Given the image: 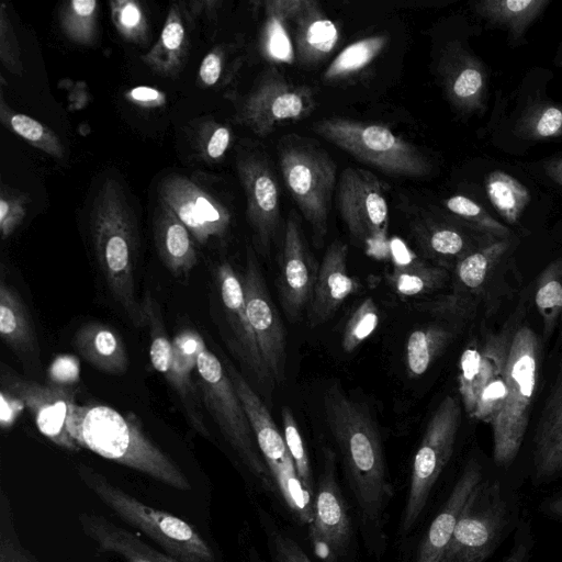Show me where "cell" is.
<instances>
[{"label": "cell", "instance_id": "6da1fadb", "mask_svg": "<svg viewBox=\"0 0 562 562\" xmlns=\"http://www.w3.org/2000/svg\"><path fill=\"white\" fill-rule=\"evenodd\" d=\"M325 419L338 448L369 552L386 548L385 517L392 498L380 434L367 407L334 384L323 396Z\"/></svg>", "mask_w": 562, "mask_h": 562}, {"label": "cell", "instance_id": "7a4b0ae2", "mask_svg": "<svg viewBox=\"0 0 562 562\" xmlns=\"http://www.w3.org/2000/svg\"><path fill=\"white\" fill-rule=\"evenodd\" d=\"M90 237L97 265L111 295L133 325H147L143 302L136 295V217L123 186L113 177L104 178L93 196Z\"/></svg>", "mask_w": 562, "mask_h": 562}, {"label": "cell", "instance_id": "3957f363", "mask_svg": "<svg viewBox=\"0 0 562 562\" xmlns=\"http://www.w3.org/2000/svg\"><path fill=\"white\" fill-rule=\"evenodd\" d=\"M67 429L81 447L144 473L172 488L190 491L191 484L177 463L143 431L132 413L123 415L100 404H72Z\"/></svg>", "mask_w": 562, "mask_h": 562}, {"label": "cell", "instance_id": "277c9868", "mask_svg": "<svg viewBox=\"0 0 562 562\" xmlns=\"http://www.w3.org/2000/svg\"><path fill=\"white\" fill-rule=\"evenodd\" d=\"M522 516L518 487L487 472L465 502L441 562H485Z\"/></svg>", "mask_w": 562, "mask_h": 562}, {"label": "cell", "instance_id": "5b68a950", "mask_svg": "<svg viewBox=\"0 0 562 562\" xmlns=\"http://www.w3.org/2000/svg\"><path fill=\"white\" fill-rule=\"evenodd\" d=\"M539 356L536 333L527 325L515 329L506 362L505 397L491 423L493 462L498 469H509L520 452L538 383Z\"/></svg>", "mask_w": 562, "mask_h": 562}, {"label": "cell", "instance_id": "8992f818", "mask_svg": "<svg viewBox=\"0 0 562 562\" xmlns=\"http://www.w3.org/2000/svg\"><path fill=\"white\" fill-rule=\"evenodd\" d=\"M81 482L122 520L140 530L167 554L181 562H214L210 544L194 526L168 512L148 506L91 467H76Z\"/></svg>", "mask_w": 562, "mask_h": 562}, {"label": "cell", "instance_id": "52a82bcc", "mask_svg": "<svg viewBox=\"0 0 562 562\" xmlns=\"http://www.w3.org/2000/svg\"><path fill=\"white\" fill-rule=\"evenodd\" d=\"M195 375L202 404L229 446L261 488L278 498L277 488L234 384L225 367L205 345L198 356Z\"/></svg>", "mask_w": 562, "mask_h": 562}, {"label": "cell", "instance_id": "ba28073f", "mask_svg": "<svg viewBox=\"0 0 562 562\" xmlns=\"http://www.w3.org/2000/svg\"><path fill=\"white\" fill-rule=\"evenodd\" d=\"M279 164L288 192L322 244L338 182L336 164L322 147L297 135L281 139Z\"/></svg>", "mask_w": 562, "mask_h": 562}, {"label": "cell", "instance_id": "9c48e42d", "mask_svg": "<svg viewBox=\"0 0 562 562\" xmlns=\"http://www.w3.org/2000/svg\"><path fill=\"white\" fill-rule=\"evenodd\" d=\"M313 130L357 160L395 177L423 178L431 164L413 144L384 125L344 117L314 122Z\"/></svg>", "mask_w": 562, "mask_h": 562}, {"label": "cell", "instance_id": "30bf717a", "mask_svg": "<svg viewBox=\"0 0 562 562\" xmlns=\"http://www.w3.org/2000/svg\"><path fill=\"white\" fill-rule=\"evenodd\" d=\"M243 404L263 461L280 499L292 519L308 527L315 498L303 487L283 435L268 408L245 378L231 364L224 366Z\"/></svg>", "mask_w": 562, "mask_h": 562}, {"label": "cell", "instance_id": "8fae6325", "mask_svg": "<svg viewBox=\"0 0 562 562\" xmlns=\"http://www.w3.org/2000/svg\"><path fill=\"white\" fill-rule=\"evenodd\" d=\"M150 334L149 356L153 367L175 391L190 426L200 435L209 437L202 400L192 380L196 370L198 356L205 345L194 330L184 329L169 340L157 301L147 293L143 301Z\"/></svg>", "mask_w": 562, "mask_h": 562}, {"label": "cell", "instance_id": "7c38bea8", "mask_svg": "<svg viewBox=\"0 0 562 562\" xmlns=\"http://www.w3.org/2000/svg\"><path fill=\"white\" fill-rule=\"evenodd\" d=\"M460 420L458 398L445 396L429 419L413 459L400 524L401 536H407L419 522L432 490L453 454Z\"/></svg>", "mask_w": 562, "mask_h": 562}, {"label": "cell", "instance_id": "4fadbf2b", "mask_svg": "<svg viewBox=\"0 0 562 562\" xmlns=\"http://www.w3.org/2000/svg\"><path fill=\"white\" fill-rule=\"evenodd\" d=\"M336 473V453L324 447L308 538L321 562H355L350 512Z\"/></svg>", "mask_w": 562, "mask_h": 562}, {"label": "cell", "instance_id": "5bb4252c", "mask_svg": "<svg viewBox=\"0 0 562 562\" xmlns=\"http://www.w3.org/2000/svg\"><path fill=\"white\" fill-rule=\"evenodd\" d=\"M336 206L355 239L370 248L385 245L389 205L374 175L361 168H345L336 187Z\"/></svg>", "mask_w": 562, "mask_h": 562}, {"label": "cell", "instance_id": "9a60e30c", "mask_svg": "<svg viewBox=\"0 0 562 562\" xmlns=\"http://www.w3.org/2000/svg\"><path fill=\"white\" fill-rule=\"evenodd\" d=\"M315 109L311 88L289 82L272 69L263 75L244 98L236 120L259 136H266L281 123L308 116Z\"/></svg>", "mask_w": 562, "mask_h": 562}, {"label": "cell", "instance_id": "2e32d148", "mask_svg": "<svg viewBox=\"0 0 562 562\" xmlns=\"http://www.w3.org/2000/svg\"><path fill=\"white\" fill-rule=\"evenodd\" d=\"M241 283L262 362L270 380L281 384L285 380V331L251 247L247 248Z\"/></svg>", "mask_w": 562, "mask_h": 562}, {"label": "cell", "instance_id": "e0dca14e", "mask_svg": "<svg viewBox=\"0 0 562 562\" xmlns=\"http://www.w3.org/2000/svg\"><path fill=\"white\" fill-rule=\"evenodd\" d=\"M1 390L23 404L40 432L52 442L68 451L81 449L67 429L70 408L76 403L71 390L26 380L4 366L1 370Z\"/></svg>", "mask_w": 562, "mask_h": 562}, {"label": "cell", "instance_id": "ac0fdd59", "mask_svg": "<svg viewBox=\"0 0 562 562\" xmlns=\"http://www.w3.org/2000/svg\"><path fill=\"white\" fill-rule=\"evenodd\" d=\"M159 201L172 210L201 245L212 238H223L229 228L227 209L184 176L166 177L159 187Z\"/></svg>", "mask_w": 562, "mask_h": 562}, {"label": "cell", "instance_id": "d6986e66", "mask_svg": "<svg viewBox=\"0 0 562 562\" xmlns=\"http://www.w3.org/2000/svg\"><path fill=\"white\" fill-rule=\"evenodd\" d=\"M237 172L246 195V215L257 244L269 251L280 224V192L266 159L249 154L237 159Z\"/></svg>", "mask_w": 562, "mask_h": 562}, {"label": "cell", "instance_id": "ffe728a7", "mask_svg": "<svg viewBox=\"0 0 562 562\" xmlns=\"http://www.w3.org/2000/svg\"><path fill=\"white\" fill-rule=\"evenodd\" d=\"M317 271L296 217L291 213L285 224L277 284L282 307L292 322L310 304Z\"/></svg>", "mask_w": 562, "mask_h": 562}, {"label": "cell", "instance_id": "44dd1931", "mask_svg": "<svg viewBox=\"0 0 562 562\" xmlns=\"http://www.w3.org/2000/svg\"><path fill=\"white\" fill-rule=\"evenodd\" d=\"M215 278L233 351L258 381L270 380L248 319L241 277L229 262L223 261L216 267Z\"/></svg>", "mask_w": 562, "mask_h": 562}, {"label": "cell", "instance_id": "7402d4cb", "mask_svg": "<svg viewBox=\"0 0 562 562\" xmlns=\"http://www.w3.org/2000/svg\"><path fill=\"white\" fill-rule=\"evenodd\" d=\"M439 76L449 102L463 114L482 113L487 101V71L472 52L450 44L439 63Z\"/></svg>", "mask_w": 562, "mask_h": 562}, {"label": "cell", "instance_id": "603a6c76", "mask_svg": "<svg viewBox=\"0 0 562 562\" xmlns=\"http://www.w3.org/2000/svg\"><path fill=\"white\" fill-rule=\"evenodd\" d=\"M486 473L485 465L477 458L467 461L446 502L422 538L414 562H441L465 502Z\"/></svg>", "mask_w": 562, "mask_h": 562}, {"label": "cell", "instance_id": "cb8c5ba5", "mask_svg": "<svg viewBox=\"0 0 562 562\" xmlns=\"http://www.w3.org/2000/svg\"><path fill=\"white\" fill-rule=\"evenodd\" d=\"M562 480V361L532 440L531 482L541 486Z\"/></svg>", "mask_w": 562, "mask_h": 562}, {"label": "cell", "instance_id": "d4e9b609", "mask_svg": "<svg viewBox=\"0 0 562 562\" xmlns=\"http://www.w3.org/2000/svg\"><path fill=\"white\" fill-rule=\"evenodd\" d=\"M514 331L510 327L492 335L482 346L472 342L461 355L459 392L463 406L473 416L482 389L496 376L505 373Z\"/></svg>", "mask_w": 562, "mask_h": 562}, {"label": "cell", "instance_id": "484cf974", "mask_svg": "<svg viewBox=\"0 0 562 562\" xmlns=\"http://www.w3.org/2000/svg\"><path fill=\"white\" fill-rule=\"evenodd\" d=\"M348 246L334 240L318 267L307 311V324L315 328L328 321L356 291L357 283L348 272Z\"/></svg>", "mask_w": 562, "mask_h": 562}, {"label": "cell", "instance_id": "4316f807", "mask_svg": "<svg viewBox=\"0 0 562 562\" xmlns=\"http://www.w3.org/2000/svg\"><path fill=\"white\" fill-rule=\"evenodd\" d=\"M78 519L85 535L100 551L115 554L124 562H181L155 550L135 533L99 514L81 513Z\"/></svg>", "mask_w": 562, "mask_h": 562}, {"label": "cell", "instance_id": "83f0119b", "mask_svg": "<svg viewBox=\"0 0 562 562\" xmlns=\"http://www.w3.org/2000/svg\"><path fill=\"white\" fill-rule=\"evenodd\" d=\"M154 239L160 260L176 278H186L195 267L198 256L191 233L161 201L154 214Z\"/></svg>", "mask_w": 562, "mask_h": 562}, {"label": "cell", "instance_id": "f1b7e54d", "mask_svg": "<svg viewBox=\"0 0 562 562\" xmlns=\"http://www.w3.org/2000/svg\"><path fill=\"white\" fill-rule=\"evenodd\" d=\"M292 24L295 58L302 65H315L335 49L339 31L316 1L306 0Z\"/></svg>", "mask_w": 562, "mask_h": 562}, {"label": "cell", "instance_id": "f546056e", "mask_svg": "<svg viewBox=\"0 0 562 562\" xmlns=\"http://www.w3.org/2000/svg\"><path fill=\"white\" fill-rule=\"evenodd\" d=\"M79 355L92 367L109 374H123L128 367L126 348L121 336L101 323H87L75 334Z\"/></svg>", "mask_w": 562, "mask_h": 562}, {"label": "cell", "instance_id": "4dcf8cb0", "mask_svg": "<svg viewBox=\"0 0 562 562\" xmlns=\"http://www.w3.org/2000/svg\"><path fill=\"white\" fill-rule=\"evenodd\" d=\"M0 335L21 358L38 357V341L31 315L19 293L3 278L0 282Z\"/></svg>", "mask_w": 562, "mask_h": 562}, {"label": "cell", "instance_id": "1f68e13d", "mask_svg": "<svg viewBox=\"0 0 562 562\" xmlns=\"http://www.w3.org/2000/svg\"><path fill=\"white\" fill-rule=\"evenodd\" d=\"M549 4V0H482L471 7L488 25L506 31L509 43L519 45Z\"/></svg>", "mask_w": 562, "mask_h": 562}, {"label": "cell", "instance_id": "d6a6232c", "mask_svg": "<svg viewBox=\"0 0 562 562\" xmlns=\"http://www.w3.org/2000/svg\"><path fill=\"white\" fill-rule=\"evenodd\" d=\"M306 0H270L265 2V23L260 47L263 56L273 63L292 64L295 59L289 24L300 13Z\"/></svg>", "mask_w": 562, "mask_h": 562}, {"label": "cell", "instance_id": "836d02e7", "mask_svg": "<svg viewBox=\"0 0 562 562\" xmlns=\"http://www.w3.org/2000/svg\"><path fill=\"white\" fill-rule=\"evenodd\" d=\"M187 47V34L180 10L177 4H173L169 10L159 40L142 58L156 72L171 76L182 65Z\"/></svg>", "mask_w": 562, "mask_h": 562}, {"label": "cell", "instance_id": "e575fe53", "mask_svg": "<svg viewBox=\"0 0 562 562\" xmlns=\"http://www.w3.org/2000/svg\"><path fill=\"white\" fill-rule=\"evenodd\" d=\"M514 132L524 140L562 137V103L539 100L526 104L515 120Z\"/></svg>", "mask_w": 562, "mask_h": 562}, {"label": "cell", "instance_id": "d590c367", "mask_svg": "<svg viewBox=\"0 0 562 562\" xmlns=\"http://www.w3.org/2000/svg\"><path fill=\"white\" fill-rule=\"evenodd\" d=\"M485 190L496 212L508 224L518 222L531 199L524 183L502 170H494L486 176Z\"/></svg>", "mask_w": 562, "mask_h": 562}, {"label": "cell", "instance_id": "8d00e7d4", "mask_svg": "<svg viewBox=\"0 0 562 562\" xmlns=\"http://www.w3.org/2000/svg\"><path fill=\"white\" fill-rule=\"evenodd\" d=\"M387 36L371 35L346 46L326 68L323 79L326 82L346 80L370 65L383 50Z\"/></svg>", "mask_w": 562, "mask_h": 562}, {"label": "cell", "instance_id": "74e56055", "mask_svg": "<svg viewBox=\"0 0 562 562\" xmlns=\"http://www.w3.org/2000/svg\"><path fill=\"white\" fill-rule=\"evenodd\" d=\"M448 279V272L437 266L412 258L395 265L389 281L400 295L415 296L439 289Z\"/></svg>", "mask_w": 562, "mask_h": 562}, {"label": "cell", "instance_id": "f35d334b", "mask_svg": "<svg viewBox=\"0 0 562 562\" xmlns=\"http://www.w3.org/2000/svg\"><path fill=\"white\" fill-rule=\"evenodd\" d=\"M451 339V333L441 326L414 330L406 342L405 359L411 378L423 375Z\"/></svg>", "mask_w": 562, "mask_h": 562}, {"label": "cell", "instance_id": "ab89813d", "mask_svg": "<svg viewBox=\"0 0 562 562\" xmlns=\"http://www.w3.org/2000/svg\"><path fill=\"white\" fill-rule=\"evenodd\" d=\"M0 120L3 125L34 147L57 159L65 157V147L58 136L41 122L25 114L12 111L4 102L2 92L0 99Z\"/></svg>", "mask_w": 562, "mask_h": 562}, {"label": "cell", "instance_id": "60d3db41", "mask_svg": "<svg viewBox=\"0 0 562 562\" xmlns=\"http://www.w3.org/2000/svg\"><path fill=\"white\" fill-rule=\"evenodd\" d=\"M508 247V239H493L464 256L456 266L459 282L470 290L482 286Z\"/></svg>", "mask_w": 562, "mask_h": 562}, {"label": "cell", "instance_id": "b9f144b4", "mask_svg": "<svg viewBox=\"0 0 562 562\" xmlns=\"http://www.w3.org/2000/svg\"><path fill=\"white\" fill-rule=\"evenodd\" d=\"M535 301L547 334L562 325V259L550 263L539 276Z\"/></svg>", "mask_w": 562, "mask_h": 562}, {"label": "cell", "instance_id": "7bdbcfd3", "mask_svg": "<svg viewBox=\"0 0 562 562\" xmlns=\"http://www.w3.org/2000/svg\"><path fill=\"white\" fill-rule=\"evenodd\" d=\"M98 2L71 0L60 9V27L64 34L78 45H93L98 36Z\"/></svg>", "mask_w": 562, "mask_h": 562}, {"label": "cell", "instance_id": "ee69618b", "mask_svg": "<svg viewBox=\"0 0 562 562\" xmlns=\"http://www.w3.org/2000/svg\"><path fill=\"white\" fill-rule=\"evenodd\" d=\"M423 248L431 256L458 261L477 249L462 232L445 225H435L419 235ZM481 247V246H480Z\"/></svg>", "mask_w": 562, "mask_h": 562}, {"label": "cell", "instance_id": "f6af8a7d", "mask_svg": "<svg viewBox=\"0 0 562 562\" xmlns=\"http://www.w3.org/2000/svg\"><path fill=\"white\" fill-rule=\"evenodd\" d=\"M281 419L283 426V437L288 451L294 462L297 476L304 487V490L315 498L316 482L313 477V472L310 463V459L299 430L296 420L286 406L281 409Z\"/></svg>", "mask_w": 562, "mask_h": 562}, {"label": "cell", "instance_id": "bcb514c9", "mask_svg": "<svg viewBox=\"0 0 562 562\" xmlns=\"http://www.w3.org/2000/svg\"><path fill=\"white\" fill-rule=\"evenodd\" d=\"M445 205L452 214L492 238L507 239L510 235L507 226L496 221L480 204L464 195L450 196L445 200Z\"/></svg>", "mask_w": 562, "mask_h": 562}, {"label": "cell", "instance_id": "7dc6e473", "mask_svg": "<svg viewBox=\"0 0 562 562\" xmlns=\"http://www.w3.org/2000/svg\"><path fill=\"white\" fill-rule=\"evenodd\" d=\"M379 311L371 297L364 299L351 313L342 333V349L352 352L376 328Z\"/></svg>", "mask_w": 562, "mask_h": 562}, {"label": "cell", "instance_id": "c3c4849f", "mask_svg": "<svg viewBox=\"0 0 562 562\" xmlns=\"http://www.w3.org/2000/svg\"><path fill=\"white\" fill-rule=\"evenodd\" d=\"M111 16L117 32L136 44L147 38L148 25L138 2L131 0L111 1Z\"/></svg>", "mask_w": 562, "mask_h": 562}, {"label": "cell", "instance_id": "681fc988", "mask_svg": "<svg viewBox=\"0 0 562 562\" xmlns=\"http://www.w3.org/2000/svg\"><path fill=\"white\" fill-rule=\"evenodd\" d=\"M1 497L0 562H37L21 546L13 528L10 504L4 493Z\"/></svg>", "mask_w": 562, "mask_h": 562}, {"label": "cell", "instance_id": "f907efd6", "mask_svg": "<svg viewBox=\"0 0 562 562\" xmlns=\"http://www.w3.org/2000/svg\"><path fill=\"white\" fill-rule=\"evenodd\" d=\"M0 59L10 72L18 76L23 74L21 50L5 3L0 9Z\"/></svg>", "mask_w": 562, "mask_h": 562}, {"label": "cell", "instance_id": "816d5d0a", "mask_svg": "<svg viewBox=\"0 0 562 562\" xmlns=\"http://www.w3.org/2000/svg\"><path fill=\"white\" fill-rule=\"evenodd\" d=\"M268 542L276 562H313L300 543L273 522L267 525Z\"/></svg>", "mask_w": 562, "mask_h": 562}, {"label": "cell", "instance_id": "f5cc1de1", "mask_svg": "<svg viewBox=\"0 0 562 562\" xmlns=\"http://www.w3.org/2000/svg\"><path fill=\"white\" fill-rule=\"evenodd\" d=\"M26 199L2 187L0 196V233L4 239L12 235L26 213Z\"/></svg>", "mask_w": 562, "mask_h": 562}, {"label": "cell", "instance_id": "db71d44e", "mask_svg": "<svg viewBox=\"0 0 562 562\" xmlns=\"http://www.w3.org/2000/svg\"><path fill=\"white\" fill-rule=\"evenodd\" d=\"M536 548V537L530 520L522 516L513 535L509 550L499 562H531Z\"/></svg>", "mask_w": 562, "mask_h": 562}, {"label": "cell", "instance_id": "11a10c76", "mask_svg": "<svg viewBox=\"0 0 562 562\" xmlns=\"http://www.w3.org/2000/svg\"><path fill=\"white\" fill-rule=\"evenodd\" d=\"M221 71H222L221 55L215 52H211L203 58L201 66H200L199 76H200V79L206 86H213L220 79Z\"/></svg>", "mask_w": 562, "mask_h": 562}, {"label": "cell", "instance_id": "9f6ffc18", "mask_svg": "<svg viewBox=\"0 0 562 562\" xmlns=\"http://www.w3.org/2000/svg\"><path fill=\"white\" fill-rule=\"evenodd\" d=\"M126 98L144 106H158L166 102L165 95L146 86L135 87L126 93Z\"/></svg>", "mask_w": 562, "mask_h": 562}, {"label": "cell", "instance_id": "6f0895ef", "mask_svg": "<svg viewBox=\"0 0 562 562\" xmlns=\"http://www.w3.org/2000/svg\"><path fill=\"white\" fill-rule=\"evenodd\" d=\"M231 143V131L225 126L217 127L209 139L206 151L213 159L221 158Z\"/></svg>", "mask_w": 562, "mask_h": 562}, {"label": "cell", "instance_id": "680465c9", "mask_svg": "<svg viewBox=\"0 0 562 562\" xmlns=\"http://www.w3.org/2000/svg\"><path fill=\"white\" fill-rule=\"evenodd\" d=\"M539 510L551 519L562 521V493L542 499L539 505Z\"/></svg>", "mask_w": 562, "mask_h": 562}, {"label": "cell", "instance_id": "91938a15", "mask_svg": "<svg viewBox=\"0 0 562 562\" xmlns=\"http://www.w3.org/2000/svg\"><path fill=\"white\" fill-rule=\"evenodd\" d=\"M546 172L552 181L562 186V157L550 160L546 165Z\"/></svg>", "mask_w": 562, "mask_h": 562}, {"label": "cell", "instance_id": "94428289", "mask_svg": "<svg viewBox=\"0 0 562 562\" xmlns=\"http://www.w3.org/2000/svg\"><path fill=\"white\" fill-rule=\"evenodd\" d=\"M554 64L562 68V43L558 49L557 56L554 58Z\"/></svg>", "mask_w": 562, "mask_h": 562}]
</instances>
